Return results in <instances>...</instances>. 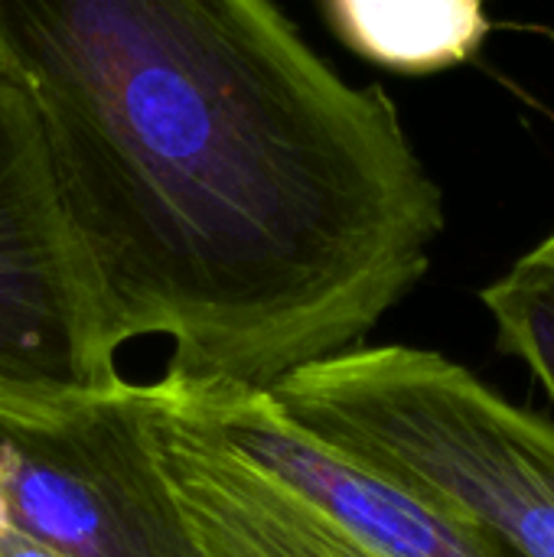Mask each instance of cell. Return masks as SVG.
I'll return each mask as SVG.
<instances>
[{"mask_svg": "<svg viewBox=\"0 0 554 557\" xmlns=\"http://www.w3.org/2000/svg\"><path fill=\"white\" fill-rule=\"evenodd\" d=\"M163 382L0 411L10 529L65 557H202L160 457Z\"/></svg>", "mask_w": 554, "mask_h": 557, "instance_id": "3", "label": "cell"}, {"mask_svg": "<svg viewBox=\"0 0 554 557\" xmlns=\"http://www.w3.org/2000/svg\"><path fill=\"white\" fill-rule=\"evenodd\" d=\"M0 557H65L59 555V552H52V548H46V545H39V542H33V539H26V535H20V532H0Z\"/></svg>", "mask_w": 554, "mask_h": 557, "instance_id": "9", "label": "cell"}, {"mask_svg": "<svg viewBox=\"0 0 554 557\" xmlns=\"http://www.w3.org/2000/svg\"><path fill=\"white\" fill-rule=\"evenodd\" d=\"M160 457L202 557H389L232 450L160 375Z\"/></svg>", "mask_w": 554, "mask_h": 557, "instance_id": "6", "label": "cell"}, {"mask_svg": "<svg viewBox=\"0 0 554 557\" xmlns=\"http://www.w3.org/2000/svg\"><path fill=\"white\" fill-rule=\"evenodd\" d=\"M42 131L0 72V411L121 382Z\"/></svg>", "mask_w": 554, "mask_h": 557, "instance_id": "4", "label": "cell"}, {"mask_svg": "<svg viewBox=\"0 0 554 557\" xmlns=\"http://www.w3.org/2000/svg\"><path fill=\"white\" fill-rule=\"evenodd\" d=\"M0 532H10V519H7V506H3V496H0Z\"/></svg>", "mask_w": 554, "mask_h": 557, "instance_id": "10", "label": "cell"}, {"mask_svg": "<svg viewBox=\"0 0 554 557\" xmlns=\"http://www.w3.org/2000/svg\"><path fill=\"white\" fill-rule=\"evenodd\" d=\"M173 379L189 408L232 450L300 493L376 552L389 557H500L473 525L297 431L264 392Z\"/></svg>", "mask_w": 554, "mask_h": 557, "instance_id": "5", "label": "cell"}, {"mask_svg": "<svg viewBox=\"0 0 554 557\" xmlns=\"http://www.w3.org/2000/svg\"><path fill=\"white\" fill-rule=\"evenodd\" d=\"M336 36L362 59L434 75L470 62L487 36V0H327Z\"/></svg>", "mask_w": 554, "mask_h": 557, "instance_id": "7", "label": "cell"}, {"mask_svg": "<svg viewBox=\"0 0 554 557\" xmlns=\"http://www.w3.org/2000/svg\"><path fill=\"white\" fill-rule=\"evenodd\" d=\"M317 444L473 525L500 557H554V421L431 349L353 346L264 392Z\"/></svg>", "mask_w": 554, "mask_h": 557, "instance_id": "2", "label": "cell"}, {"mask_svg": "<svg viewBox=\"0 0 554 557\" xmlns=\"http://www.w3.org/2000/svg\"><path fill=\"white\" fill-rule=\"evenodd\" d=\"M496 343L545 388L554 408V232L480 290Z\"/></svg>", "mask_w": 554, "mask_h": 557, "instance_id": "8", "label": "cell"}, {"mask_svg": "<svg viewBox=\"0 0 554 557\" xmlns=\"http://www.w3.org/2000/svg\"><path fill=\"white\" fill-rule=\"evenodd\" d=\"M121 352L268 392L359 346L428 274L444 196L385 88L349 85L274 0H0Z\"/></svg>", "mask_w": 554, "mask_h": 557, "instance_id": "1", "label": "cell"}]
</instances>
